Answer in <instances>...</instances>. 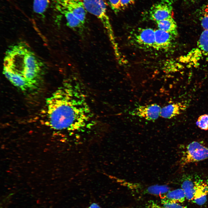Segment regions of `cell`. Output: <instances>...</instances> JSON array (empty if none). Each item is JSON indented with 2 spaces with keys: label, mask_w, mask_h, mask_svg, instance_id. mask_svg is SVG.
I'll return each mask as SVG.
<instances>
[{
  "label": "cell",
  "mask_w": 208,
  "mask_h": 208,
  "mask_svg": "<svg viewBox=\"0 0 208 208\" xmlns=\"http://www.w3.org/2000/svg\"><path fill=\"white\" fill-rule=\"evenodd\" d=\"M79 88L65 83L47 100L46 125L56 130H75L86 126L92 114Z\"/></svg>",
  "instance_id": "1"
},
{
  "label": "cell",
  "mask_w": 208,
  "mask_h": 208,
  "mask_svg": "<svg viewBox=\"0 0 208 208\" xmlns=\"http://www.w3.org/2000/svg\"><path fill=\"white\" fill-rule=\"evenodd\" d=\"M161 108L156 104L139 106L129 114L132 116L143 118L147 120L155 121L160 116Z\"/></svg>",
  "instance_id": "9"
},
{
  "label": "cell",
  "mask_w": 208,
  "mask_h": 208,
  "mask_svg": "<svg viewBox=\"0 0 208 208\" xmlns=\"http://www.w3.org/2000/svg\"><path fill=\"white\" fill-rule=\"evenodd\" d=\"M172 0H161L153 5L149 12V18L155 22L173 17Z\"/></svg>",
  "instance_id": "8"
},
{
  "label": "cell",
  "mask_w": 208,
  "mask_h": 208,
  "mask_svg": "<svg viewBox=\"0 0 208 208\" xmlns=\"http://www.w3.org/2000/svg\"><path fill=\"white\" fill-rule=\"evenodd\" d=\"M21 67L16 71L31 83L36 86L37 79L40 70L39 64L33 53L24 48L17 54L14 62L15 70Z\"/></svg>",
  "instance_id": "4"
},
{
  "label": "cell",
  "mask_w": 208,
  "mask_h": 208,
  "mask_svg": "<svg viewBox=\"0 0 208 208\" xmlns=\"http://www.w3.org/2000/svg\"><path fill=\"white\" fill-rule=\"evenodd\" d=\"M161 206H156V208H188L180 203L161 202Z\"/></svg>",
  "instance_id": "20"
},
{
  "label": "cell",
  "mask_w": 208,
  "mask_h": 208,
  "mask_svg": "<svg viewBox=\"0 0 208 208\" xmlns=\"http://www.w3.org/2000/svg\"><path fill=\"white\" fill-rule=\"evenodd\" d=\"M175 38L170 33L157 29L155 30L154 49L159 51H168L173 46Z\"/></svg>",
  "instance_id": "12"
},
{
  "label": "cell",
  "mask_w": 208,
  "mask_h": 208,
  "mask_svg": "<svg viewBox=\"0 0 208 208\" xmlns=\"http://www.w3.org/2000/svg\"><path fill=\"white\" fill-rule=\"evenodd\" d=\"M156 23L158 29L170 33L175 38L178 36L177 26L173 17L167 18Z\"/></svg>",
  "instance_id": "14"
},
{
  "label": "cell",
  "mask_w": 208,
  "mask_h": 208,
  "mask_svg": "<svg viewBox=\"0 0 208 208\" xmlns=\"http://www.w3.org/2000/svg\"><path fill=\"white\" fill-rule=\"evenodd\" d=\"M196 125L201 129L208 130V114L200 115L197 119Z\"/></svg>",
  "instance_id": "19"
},
{
  "label": "cell",
  "mask_w": 208,
  "mask_h": 208,
  "mask_svg": "<svg viewBox=\"0 0 208 208\" xmlns=\"http://www.w3.org/2000/svg\"><path fill=\"white\" fill-rule=\"evenodd\" d=\"M133 39L140 47L146 49L154 48L155 30L150 28L139 29L133 34Z\"/></svg>",
  "instance_id": "10"
},
{
  "label": "cell",
  "mask_w": 208,
  "mask_h": 208,
  "mask_svg": "<svg viewBox=\"0 0 208 208\" xmlns=\"http://www.w3.org/2000/svg\"><path fill=\"white\" fill-rule=\"evenodd\" d=\"M208 159V146L201 142L193 141L184 147L181 152L179 164L181 167Z\"/></svg>",
  "instance_id": "7"
},
{
  "label": "cell",
  "mask_w": 208,
  "mask_h": 208,
  "mask_svg": "<svg viewBox=\"0 0 208 208\" xmlns=\"http://www.w3.org/2000/svg\"><path fill=\"white\" fill-rule=\"evenodd\" d=\"M203 60L208 61V30L203 31L196 46L179 59L181 62L191 66H196Z\"/></svg>",
  "instance_id": "6"
},
{
  "label": "cell",
  "mask_w": 208,
  "mask_h": 208,
  "mask_svg": "<svg viewBox=\"0 0 208 208\" xmlns=\"http://www.w3.org/2000/svg\"><path fill=\"white\" fill-rule=\"evenodd\" d=\"M86 11L96 16L106 30L114 51L118 50L113 32L103 0H82Z\"/></svg>",
  "instance_id": "5"
},
{
  "label": "cell",
  "mask_w": 208,
  "mask_h": 208,
  "mask_svg": "<svg viewBox=\"0 0 208 208\" xmlns=\"http://www.w3.org/2000/svg\"><path fill=\"white\" fill-rule=\"evenodd\" d=\"M55 6L65 17L69 27L74 30L82 27L87 12L82 0H55Z\"/></svg>",
  "instance_id": "2"
},
{
  "label": "cell",
  "mask_w": 208,
  "mask_h": 208,
  "mask_svg": "<svg viewBox=\"0 0 208 208\" xmlns=\"http://www.w3.org/2000/svg\"><path fill=\"white\" fill-rule=\"evenodd\" d=\"M187 107V104L183 102L170 104L161 108L160 116L164 118L171 119L183 113Z\"/></svg>",
  "instance_id": "13"
},
{
  "label": "cell",
  "mask_w": 208,
  "mask_h": 208,
  "mask_svg": "<svg viewBox=\"0 0 208 208\" xmlns=\"http://www.w3.org/2000/svg\"><path fill=\"white\" fill-rule=\"evenodd\" d=\"M170 190V188L166 185H154L149 186L144 192L150 194L158 195H164Z\"/></svg>",
  "instance_id": "16"
},
{
  "label": "cell",
  "mask_w": 208,
  "mask_h": 208,
  "mask_svg": "<svg viewBox=\"0 0 208 208\" xmlns=\"http://www.w3.org/2000/svg\"><path fill=\"white\" fill-rule=\"evenodd\" d=\"M87 208H101L96 203H93L91 204Z\"/></svg>",
  "instance_id": "23"
},
{
  "label": "cell",
  "mask_w": 208,
  "mask_h": 208,
  "mask_svg": "<svg viewBox=\"0 0 208 208\" xmlns=\"http://www.w3.org/2000/svg\"><path fill=\"white\" fill-rule=\"evenodd\" d=\"M50 0H34L33 8L34 12L40 15L43 14L47 10Z\"/></svg>",
  "instance_id": "17"
},
{
  "label": "cell",
  "mask_w": 208,
  "mask_h": 208,
  "mask_svg": "<svg viewBox=\"0 0 208 208\" xmlns=\"http://www.w3.org/2000/svg\"><path fill=\"white\" fill-rule=\"evenodd\" d=\"M135 0H120L121 10H124L133 4Z\"/></svg>",
  "instance_id": "22"
},
{
  "label": "cell",
  "mask_w": 208,
  "mask_h": 208,
  "mask_svg": "<svg viewBox=\"0 0 208 208\" xmlns=\"http://www.w3.org/2000/svg\"><path fill=\"white\" fill-rule=\"evenodd\" d=\"M182 178L181 187L186 198L198 205H204L208 197V179L191 175H186Z\"/></svg>",
  "instance_id": "3"
},
{
  "label": "cell",
  "mask_w": 208,
  "mask_h": 208,
  "mask_svg": "<svg viewBox=\"0 0 208 208\" xmlns=\"http://www.w3.org/2000/svg\"><path fill=\"white\" fill-rule=\"evenodd\" d=\"M186 198L185 192L182 188L170 191L163 195L161 202L181 203Z\"/></svg>",
  "instance_id": "15"
},
{
  "label": "cell",
  "mask_w": 208,
  "mask_h": 208,
  "mask_svg": "<svg viewBox=\"0 0 208 208\" xmlns=\"http://www.w3.org/2000/svg\"><path fill=\"white\" fill-rule=\"evenodd\" d=\"M3 73L12 84L22 91H26L36 87L35 85L30 83L18 73L4 67Z\"/></svg>",
  "instance_id": "11"
},
{
  "label": "cell",
  "mask_w": 208,
  "mask_h": 208,
  "mask_svg": "<svg viewBox=\"0 0 208 208\" xmlns=\"http://www.w3.org/2000/svg\"><path fill=\"white\" fill-rule=\"evenodd\" d=\"M103 1L105 2V4H107V3L108 2V0H103Z\"/></svg>",
  "instance_id": "24"
},
{
  "label": "cell",
  "mask_w": 208,
  "mask_h": 208,
  "mask_svg": "<svg viewBox=\"0 0 208 208\" xmlns=\"http://www.w3.org/2000/svg\"><path fill=\"white\" fill-rule=\"evenodd\" d=\"M200 21L203 30H208V2L202 9Z\"/></svg>",
  "instance_id": "18"
},
{
  "label": "cell",
  "mask_w": 208,
  "mask_h": 208,
  "mask_svg": "<svg viewBox=\"0 0 208 208\" xmlns=\"http://www.w3.org/2000/svg\"><path fill=\"white\" fill-rule=\"evenodd\" d=\"M109 4L116 13H117L121 10L120 0H108Z\"/></svg>",
  "instance_id": "21"
}]
</instances>
